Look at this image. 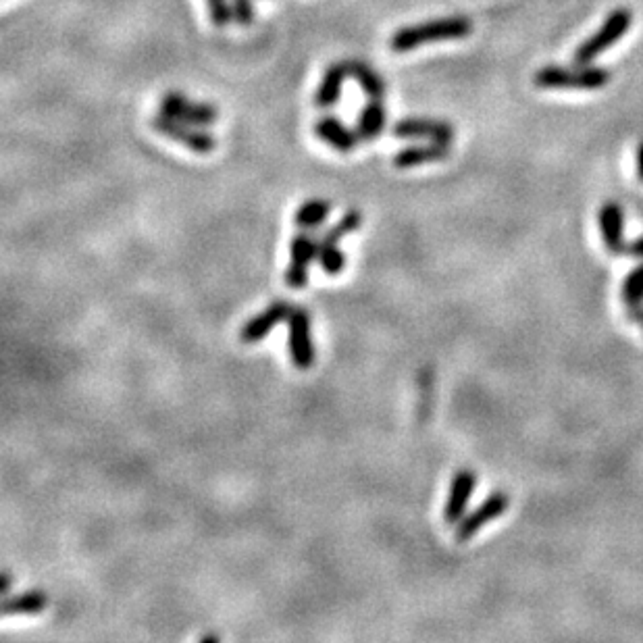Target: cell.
<instances>
[{
  "mask_svg": "<svg viewBox=\"0 0 643 643\" xmlns=\"http://www.w3.org/2000/svg\"><path fill=\"white\" fill-rule=\"evenodd\" d=\"M623 300L627 308H637L643 302V265L633 269L623 284Z\"/></svg>",
  "mask_w": 643,
  "mask_h": 643,
  "instance_id": "22",
  "label": "cell"
},
{
  "mask_svg": "<svg viewBox=\"0 0 643 643\" xmlns=\"http://www.w3.org/2000/svg\"><path fill=\"white\" fill-rule=\"evenodd\" d=\"M392 136L400 140H427L452 144L454 127L442 119L404 117L392 125Z\"/></svg>",
  "mask_w": 643,
  "mask_h": 643,
  "instance_id": "8",
  "label": "cell"
},
{
  "mask_svg": "<svg viewBox=\"0 0 643 643\" xmlns=\"http://www.w3.org/2000/svg\"><path fill=\"white\" fill-rule=\"evenodd\" d=\"M288 352L298 371H308L315 365V346L311 336V315L304 306H292L288 317Z\"/></svg>",
  "mask_w": 643,
  "mask_h": 643,
  "instance_id": "5",
  "label": "cell"
},
{
  "mask_svg": "<svg viewBox=\"0 0 643 643\" xmlns=\"http://www.w3.org/2000/svg\"><path fill=\"white\" fill-rule=\"evenodd\" d=\"M360 225H363V213H360V211H348L336 225H331L329 229H325V234L319 240L325 242V244H340V240H344L346 236L358 231Z\"/></svg>",
  "mask_w": 643,
  "mask_h": 643,
  "instance_id": "20",
  "label": "cell"
},
{
  "mask_svg": "<svg viewBox=\"0 0 643 643\" xmlns=\"http://www.w3.org/2000/svg\"><path fill=\"white\" fill-rule=\"evenodd\" d=\"M629 315L635 319V321H639L641 323V327H643V308L641 306H637V308H631V311H629Z\"/></svg>",
  "mask_w": 643,
  "mask_h": 643,
  "instance_id": "28",
  "label": "cell"
},
{
  "mask_svg": "<svg viewBox=\"0 0 643 643\" xmlns=\"http://www.w3.org/2000/svg\"><path fill=\"white\" fill-rule=\"evenodd\" d=\"M510 498L504 492H494L490 498L483 500L475 510L462 517V521L456 525V539L460 544H467L473 539L487 523L496 521L498 517L508 510Z\"/></svg>",
  "mask_w": 643,
  "mask_h": 643,
  "instance_id": "9",
  "label": "cell"
},
{
  "mask_svg": "<svg viewBox=\"0 0 643 643\" xmlns=\"http://www.w3.org/2000/svg\"><path fill=\"white\" fill-rule=\"evenodd\" d=\"M0 579H3V587H0V594H3V596L7 598V596H9V591H11V583H13L11 573H9V571H5V573H3V577H0Z\"/></svg>",
  "mask_w": 643,
  "mask_h": 643,
  "instance_id": "27",
  "label": "cell"
},
{
  "mask_svg": "<svg viewBox=\"0 0 643 643\" xmlns=\"http://www.w3.org/2000/svg\"><path fill=\"white\" fill-rule=\"evenodd\" d=\"M317 263L327 275H340L346 269V254L340 250L338 244H325L319 240Z\"/></svg>",
  "mask_w": 643,
  "mask_h": 643,
  "instance_id": "21",
  "label": "cell"
},
{
  "mask_svg": "<svg viewBox=\"0 0 643 643\" xmlns=\"http://www.w3.org/2000/svg\"><path fill=\"white\" fill-rule=\"evenodd\" d=\"M473 34V21L469 17H440L429 19L417 25H404L396 30L390 38V48L394 53H410L425 44L446 42V40H462Z\"/></svg>",
  "mask_w": 643,
  "mask_h": 643,
  "instance_id": "1",
  "label": "cell"
},
{
  "mask_svg": "<svg viewBox=\"0 0 643 643\" xmlns=\"http://www.w3.org/2000/svg\"><path fill=\"white\" fill-rule=\"evenodd\" d=\"M150 127L157 134H161L163 138H167L179 146H184L196 154H211L217 148V138L209 130H204V127H200V125L177 121V119L167 117L163 113L154 115L150 119Z\"/></svg>",
  "mask_w": 643,
  "mask_h": 643,
  "instance_id": "4",
  "label": "cell"
},
{
  "mask_svg": "<svg viewBox=\"0 0 643 643\" xmlns=\"http://www.w3.org/2000/svg\"><path fill=\"white\" fill-rule=\"evenodd\" d=\"M598 223H600V231H602L606 250L612 254L627 252L625 215H623L621 204H616V202L602 204V209L598 213Z\"/></svg>",
  "mask_w": 643,
  "mask_h": 643,
  "instance_id": "14",
  "label": "cell"
},
{
  "mask_svg": "<svg viewBox=\"0 0 643 643\" xmlns=\"http://www.w3.org/2000/svg\"><path fill=\"white\" fill-rule=\"evenodd\" d=\"M627 254H631L633 259H643V236H639L637 240L627 244Z\"/></svg>",
  "mask_w": 643,
  "mask_h": 643,
  "instance_id": "25",
  "label": "cell"
},
{
  "mask_svg": "<svg viewBox=\"0 0 643 643\" xmlns=\"http://www.w3.org/2000/svg\"><path fill=\"white\" fill-rule=\"evenodd\" d=\"M319 238L313 236V231L298 229V234L290 242V265L286 269V284L292 290H302L308 284V267L317 261Z\"/></svg>",
  "mask_w": 643,
  "mask_h": 643,
  "instance_id": "7",
  "label": "cell"
},
{
  "mask_svg": "<svg viewBox=\"0 0 643 643\" xmlns=\"http://www.w3.org/2000/svg\"><path fill=\"white\" fill-rule=\"evenodd\" d=\"M533 84L542 90H600L610 84V71L591 63L575 67L548 65L533 75Z\"/></svg>",
  "mask_w": 643,
  "mask_h": 643,
  "instance_id": "2",
  "label": "cell"
},
{
  "mask_svg": "<svg viewBox=\"0 0 643 643\" xmlns=\"http://www.w3.org/2000/svg\"><path fill=\"white\" fill-rule=\"evenodd\" d=\"M385 125H388V109L383 105V98H369L356 117L354 130L360 142H373L383 134Z\"/></svg>",
  "mask_w": 643,
  "mask_h": 643,
  "instance_id": "16",
  "label": "cell"
},
{
  "mask_svg": "<svg viewBox=\"0 0 643 643\" xmlns=\"http://www.w3.org/2000/svg\"><path fill=\"white\" fill-rule=\"evenodd\" d=\"M209 641H219V635H202L200 643H209Z\"/></svg>",
  "mask_w": 643,
  "mask_h": 643,
  "instance_id": "29",
  "label": "cell"
},
{
  "mask_svg": "<svg viewBox=\"0 0 643 643\" xmlns=\"http://www.w3.org/2000/svg\"><path fill=\"white\" fill-rule=\"evenodd\" d=\"M450 157V144L444 142H427V144H410L400 148L394 154L392 165L396 169H415L431 163H442Z\"/></svg>",
  "mask_w": 643,
  "mask_h": 643,
  "instance_id": "13",
  "label": "cell"
},
{
  "mask_svg": "<svg viewBox=\"0 0 643 643\" xmlns=\"http://www.w3.org/2000/svg\"><path fill=\"white\" fill-rule=\"evenodd\" d=\"M48 604V598L42 589L23 591L19 596H7L3 602L5 616H25V614H40Z\"/></svg>",
  "mask_w": 643,
  "mask_h": 643,
  "instance_id": "18",
  "label": "cell"
},
{
  "mask_svg": "<svg viewBox=\"0 0 643 643\" xmlns=\"http://www.w3.org/2000/svg\"><path fill=\"white\" fill-rule=\"evenodd\" d=\"M631 25H633V13L627 7L612 9L600 28L577 46L573 63L575 65L594 63L600 55L606 53L608 48H612L616 42H621L625 38V34L631 30Z\"/></svg>",
  "mask_w": 643,
  "mask_h": 643,
  "instance_id": "3",
  "label": "cell"
},
{
  "mask_svg": "<svg viewBox=\"0 0 643 643\" xmlns=\"http://www.w3.org/2000/svg\"><path fill=\"white\" fill-rule=\"evenodd\" d=\"M207 11L209 19L215 28H227V25L234 21V13H231L229 0H207Z\"/></svg>",
  "mask_w": 643,
  "mask_h": 643,
  "instance_id": "23",
  "label": "cell"
},
{
  "mask_svg": "<svg viewBox=\"0 0 643 643\" xmlns=\"http://www.w3.org/2000/svg\"><path fill=\"white\" fill-rule=\"evenodd\" d=\"M331 213V202L325 198H311L302 202L294 213V225L298 229L317 231Z\"/></svg>",
  "mask_w": 643,
  "mask_h": 643,
  "instance_id": "17",
  "label": "cell"
},
{
  "mask_svg": "<svg viewBox=\"0 0 643 643\" xmlns=\"http://www.w3.org/2000/svg\"><path fill=\"white\" fill-rule=\"evenodd\" d=\"M348 77H350L348 63H331L325 69L321 82H319V86L315 90V96H313L315 107L321 109V111L336 107L340 102V98H342L344 82L348 80Z\"/></svg>",
  "mask_w": 643,
  "mask_h": 643,
  "instance_id": "15",
  "label": "cell"
},
{
  "mask_svg": "<svg viewBox=\"0 0 643 643\" xmlns=\"http://www.w3.org/2000/svg\"><path fill=\"white\" fill-rule=\"evenodd\" d=\"M477 485V475L471 469H460L450 483V492L444 506V521L448 525H458L467 514L469 502Z\"/></svg>",
  "mask_w": 643,
  "mask_h": 643,
  "instance_id": "10",
  "label": "cell"
},
{
  "mask_svg": "<svg viewBox=\"0 0 643 643\" xmlns=\"http://www.w3.org/2000/svg\"><path fill=\"white\" fill-rule=\"evenodd\" d=\"M313 132L315 136L327 144L329 148H333L336 152H342V154H350L356 150L360 138L356 134V130H352V127H348L340 117L336 115H323L315 121L313 125Z\"/></svg>",
  "mask_w": 643,
  "mask_h": 643,
  "instance_id": "12",
  "label": "cell"
},
{
  "mask_svg": "<svg viewBox=\"0 0 643 643\" xmlns=\"http://www.w3.org/2000/svg\"><path fill=\"white\" fill-rule=\"evenodd\" d=\"M635 165H637V177H639V182H643V142L637 146Z\"/></svg>",
  "mask_w": 643,
  "mask_h": 643,
  "instance_id": "26",
  "label": "cell"
},
{
  "mask_svg": "<svg viewBox=\"0 0 643 643\" xmlns=\"http://www.w3.org/2000/svg\"><path fill=\"white\" fill-rule=\"evenodd\" d=\"M348 73L352 80L360 86L369 98H383L385 96V82L383 77L363 61H348Z\"/></svg>",
  "mask_w": 643,
  "mask_h": 643,
  "instance_id": "19",
  "label": "cell"
},
{
  "mask_svg": "<svg viewBox=\"0 0 643 643\" xmlns=\"http://www.w3.org/2000/svg\"><path fill=\"white\" fill-rule=\"evenodd\" d=\"M231 13H234V23L242 25V28H250L256 17L254 0H229Z\"/></svg>",
  "mask_w": 643,
  "mask_h": 643,
  "instance_id": "24",
  "label": "cell"
},
{
  "mask_svg": "<svg viewBox=\"0 0 643 643\" xmlns=\"http://www.w3.org/2000/svg\"><path fill=\"white\" fill-rule=\"evenodd\" d=\"M159 113L200 127H209L219 121V109L215 105L192 100L182 92H165L159 102Z\"/></svg>",
  "mask_w": 643,
  "mask_h": 643,
  "instance_id": "6",
  "label": "cell"
},
{
  "mask_svg": "<svg viewBox=\"0 0 643 643\" xmlns=\"http://www.w3.org/2000/svg\"><path fill=\"white\" fill-rule=\"evenodd\" d=\"M292 306L286 300H279L269 304L265 311H261L259 315H254L252 319H248L242 329H240V340L244 344H259L261 340H265L269 333L279 325L288 321L290 317Z\"/></svg>",
  "mask_w": 643,
  "mask_h": 643,
  "instance_id": "11",
  "label": "cell"
}]
</instances>
